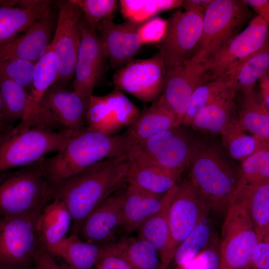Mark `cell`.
I'll use <instances>...</instances> for the list:
<instances>
[{
  "label": "cell",
  "mask_w": 269,
  "mask_h": 269,
  "mask_svg": "<svg viewBox=\"0 0 269 269\" xmlns=\"http://www.w3.org/2000/svg\"><path fill=\"white\" fill-rule=\"evenodd\" d=\"M269 40L256 52L239 61L220 78L225 80L236 94L252 91L256 82L269 72Z\"/></svg>",
  "instance_id": "obj_27"
},
{
  "label": "cell",
  "mask_w": 269,
  "mask_h": 269,
  "mask_svg": "<svg viewBox=\"0 0 269 269\" xmlns=\"http://www.w3.org/2000/svg\"><path fill=\"white\" fill-rule=\"evenodd\" d=\"M261 88V101L269 108V74L267 72L264 74L260 79Z\"/></svg>",
  "instance_id": "obj_50"
},
{
  "label": "cell",
  "mask_w": 269,
  "mask_h": 269,
  "mask_svg": "<svg viewBox=\"0 0 269 269\" xmlns=\"http://www.w3.org/2000/svg\"><path fill=\"white\" fill-rule=\"evenodd\" d=\"M0 117L9 119L6 114L0 95Z\"/></svg>",
  "instance_id": "obj_53"
},
{
  "label": "cell",
  "mask_w": 269,
  "mask_h": 269,
  "mask_svg": "<svg viewBox=\"0 0 269 269\" xmlns=\"http://www.w3.org/2000/svg\"><path fill=\"white\" fill-rule=\"evenodd\" d=\"M106 61L98 33L83 16L73 83L74 91L89 100L102 77Z\"/></svg>",
  "instance_id": "obj_17"
},
{
  "label": "cell",
  "mask_w": 269,
  "mask_h": 269,
  "mask_svg": "<svg viewBox=\"0 0 269 269\" xmlns=\"http://www.w3.org/2000/svg\"><path fill=\"white\" fill-rule=\"evenodd\" d=\"M105 246L109 252L122 258L135 269H160L155 249L138 236L123 235Z\"/></svg>",
  "instance_id": "obj_29"
},
{
  "label": "cell",
  "mask_w": 269,
  "mask_h": 269,
  "mask_svg": "<svg viewBox=\"0 0 269 269\" xmlns=\"http://www.w3.org/2000/svg\"><path fill=\"white\" fill-rule=\"evenodd\" d=\"M245 131L238 119L235 118L221 133L223 144L230 156L241 162L253 154L266 140Z\"/></svg>",
  "instance_id": "obj_33"
},
{
  "label": "cell",
  "mask_w": 269,
  "mask_h": 269,
  "mask_svg": "<svg viewBox=\"0 0 269 269\" xmlns=\"http://www.w3.org/2000/svg\"><path fill=\"white\" fill-rule=\"evenodd\" d=\"M59 74L57 60L51 43L35 63L29 95L40 102L46 91L55 84Z\"/></svg>",
  "instance_id": "obj_36"
},
{
  "label": "cell",
  "mask_w": 269,
  "mask_h": 269,
  "mask_svg": "<svg viewBox=\"0 0 269 269\" xmlns=\"http://www.w3.org/2000/svg\"><path fill=\"white\" fill-rule=\"evenodd\" d=\"M54 194L40 161L14 171L1 172L0 217L40 212Z\"/></svg>",
  "instance_id": "obj_4"
},
{
  "label": "cell",
  "mask_w": 269,
  "mask_h": 269,
  "mask_svg": "<svg viewBox=\"0 0 269 269\" xmlns=\"http://www.w3.org/2000/svg\"><path fill=\"white\" fill-rule=\"evenodd\" d=\"M189 166L190 179L210 209L227 208L239 186L236 168L215 146L193 142Z\"/></svg>",
  "instance_id": "obj_3"
},
{
  "label": "cell",
  "mask_w": 269,
  "mask_h": 269,
  "mask_svg": "<svg viewBox=\"0 0 269 269\" xmlns=\"http://www.w3.org/2000/svg\"><path fill=\"white\" fill-rule=\"evenodd\" d=\"M0 95L8 118L13 122L21 120L29 99L27 91L14 81L0 78Z\"/></svg>",
  "instance_id": "obj_40"
},
{
  "label": "cell",
  "mask_w": 269,
  "mask_h": 269,
  "mask_svg": "<svg viewBox=\"0 0 269 269\" xmlns=\"http://www.w3.org/2000/svg\"><path fill=\"white\" fill-rule=\"evenodd\" d=\"M51 11L0 47V60L20 59L35 63L50 44L54 26Z\"/></svg>",
  "instance_id": "obj_20"
},
{
  "label": "cell",
  "mask_w": 269,
  "mask_h": 269,
  "mask_svg": "<svg viewBox=\"0 0 269 269\" xmlns=\"http://www.w3.org/2000/svg\"><path fill=\"white\" fill-rule=\"evenodd\" d=\"M102 267L106 269H135L122 258L109 252L106 248L103 255L96 267Z\"/></svg>",
  "instance_id": "obj_47"
},
{
  "label": "cell",
  "mask_w": 269,
  "mask_h": 269,
  "mask_svg": "<svg viewBox=\"0 0 269 269\" xmlns=\"http://www.w3.org/2000/svg\"><path fill=\"white\" fill-rule=\"evenodd\" d=\"M75 130L33 128L20 131L14 127L0 143V173L28 166L48 153L59 151Z\"/></svg>",
  "instance_id": "obj_5"
},
{
  "label": "cell",
  "mask_w": 269,
  "mask_h": 269,
  "mask_svg": "<svg viewBox=\"0 0 269 269\" xmlns=\"http://www.w3.org/2000/svg\"><path fill=\"white\" fill-rule=\"evenodd\" d=\"M22 6L0 7V47L51 11V1L23 0Z\"/></svg>",
  "instance_id": "obj_24"
},
{
  "label": "cell",
  "mask_w": 269,
  "mask_h": 269,
  "mask_svg": "<svg viewBox=\"0 0 269 269\" xmlns=\"http://www.w3.org/2000/svg\"><path fill=\"white\" fill-rule=\"evenodd\" d=\"M233 198L245 205L259 240L269 237V180L239 184Z\"/></svg>",
  "instance_id": "obj_28"
},
{
  "label": "cell",
  "mask_w": 269,
  "mask_h": 269,
  "mask_svg": "<svg viewBox=\"0 0 269 269\" xmlns=\"http://www.w3.org/2000/svg\"><path fill=\"white\" fill-rule=\"evenodd\" d=\"M167 24V20L157 16L140 24L137 33L141 44L158 43L164 35Z\"/></svg>",
  "instance_id": "obj_43"
},
{
  "label": "cell",
  "mask_w": 269,
  "mask_h": 269,
  "mask_svg": "<svg viewBox=\"0 0 269 269\" xmlns=\"http://www.w3.org/2000/svg\"><path fill=\"white\" fill-rule=\"evenodd\" d=\"M235 95L232 90H229L202 109L190 125L200 131L221 134L235 119L233 116Z\"/></svg>",
  "instance_id": "obj_30"
},
{
  "label": "cell",
  "mask_w": 269,
  "mask_h": 269,
  "mask_svg": "<svg viewBox=\"0 0 269 269\" xmlns=\"http://www.w3.org/2000/svg\"><path fill=\"white\" fill-rule=\"evenodd\" d=\"M204 14L199 11H176L167 20L164 35L155 44L165 69L191 59L201 37Z\"/></svg>",
  "instance_id": "obj_10"
},
{
  "label": "cell",
  "mask_w": 269,
  "mask_h": 269,
  "mask_svg": "<svg viewBox=\"0 0 269 269\" xmlns=\"http://www.w3.org/2000/svg\"><path fill=\"white\" fill-rule=\"evenodd\" d=\"M139 24L126 21L118 24L108 19L96 28L106 59L113 69L125 66L139 50L142 45L137 33Z\"/></svg>",
  "instance_id": "obj_19"
},
{
  "label": "cell",
  "mask_w": 269,
  "mask_h": 269,
  "mask_svg": "<svg viewBox=\"0 0 269 269\" xmlns=\"http://www.w3.org/2000/svg\"><path fill=\"white\" fill-rule=\"evenodd\" d=\"M81 10L83 18L95 30L104 20L113 19L118 7L116 0H72Z\"/></svg>",
  "instance_id": "obj_41"
},
{
  "label": "cell",
  "mask_w": 269,
  "mask_h": 269,
  "mask_svg": "<svg viewBox=\"0 0 269 269\" xmlns=\"http://www.w3.org/2000/svg\"><path fill=\"white\" fill-rule=\"evenodd\" d=\"M105 250V246L85 242L77 234H71L57 257L65 262L68 269H94Z\"/></svg>",
  "instance_id": "obj_31"
},
{
  "label": "cell",
  "mask_w": 269,
  "mask_h": 269,
  "mask_svg": "<svg viewBox=\"0 0 269 269\" xmlns=\"http://www.w3.org/2000/svg\"><path fill=\"white\" fill-rule=\"evenodd\" d=\"M212 0H182L181 6L184 11H199L204 12Z\"/></svg>",
  "instance_id": "obj_49"
},
{
  "label": "cell",
  "mask_w": 269,
  "mask_h": 269,
  "mask_svg": "<svg viewBox=\"0 0 269 269\" xmlns=\"http://www.w3.org/2000/svg\"><path fill=\"white\" fill-rule=\"evenodd\" d=\"M54 198L40 213L36 228L41 244L49 254L57 257L67 238L72 221L63 202Z\"/></svg>",
  "instance_id": "obj_22"
},
{
  "label": "cell",
  "mask_w": 269,
  "mask_h": 269,
  "mask_svg": "<svg viewBox=\"0 0 269 269\" xmlns=\"http://www.w3.org/2000/svg\"><path fill=\"white\" fill-rule=\"evenodd\" d=\"M186 269H220V244L214 242L210 244L191 263Z\"/></svg>",
  "instance_id": "obj_44"
},
{
  "label": "cell",
  "mask_w": 269,
  "mask_h": 269,
  "mask_svg": "<svg viewBox=\"0 0 269 269\" xmlns=\"http://www.w3.org/2000/svg\"><path fill=\"white\" fill-rule=\"evenodd\" d=\"M248 5L250 6L257 13L269 23V0H244Z\"/></svg>",
  "instance_id": "obj_48"
},
{
  "label": "cell",
  "mask_w": 269,
  "mask_h": 269,
  "mask_svg": "<svg viewBox=\"0 0 269 269\" xmlns=\"http://www.w3.org/2000/svg\"><path fill=\"white\" fill-rule=\"evenodd\" d=\"M42 100L64 129L75 130L86 126L89 100L75 91L54 84L46 91Z\"/></svg>",
  "instance_id": "obj_23"
},
{
  "label": "cell",
  "mask_w": 269,
  "mask_h": 269,
  "mask_svg": "<svg viewBox=\"0 0 269 269\" xmlns=\"http://www.w3.org/2000/svg\"><path fill=\"white\" fill-rule=\"evenodd\" d=\"M231 90L224 79L218 78L208 81L194 92L181 125H190L196 115L204 108L223 94Z\"/></svg>",
  "instance_id": "obj_38"
},
{
  "label": "cell",
  "mask_w": 269,
  "mask_h": 269,
  "mask_svg": "<svg viewBox=\"0 0 269 269\" xmlns=\"http://www.w3.org/2000/svg\"><path fill=\"white\" fill-rule=\"evenodd\" d=\"M34 269H68L59 265L40 243L33 258Z\"/></svg>",
  "instance_id": "obj_46"
},
{
  "label": "cell",
  "mask_w": 269,
  "mask_h": 269,
  "mask_svg": "<svg viewBox=\"0 0 269 269\" xmlns=\"http://www.w3.org/2000/svg\"><path fill=\"white\" fill-rule=\"evenodd\" d=\"M205 217L177 248L172 260L177 266L184 267L194 260L210 244L212 229Z\"/></svg>",
  "instance_id": "obj_37"
},
{
  "label": "cell",
  "mask_w": 269,
  "mask_h": 269,
  "mask_svg": "<svg viewBox=\"0 0 269 269\" xmlns=\"http://www.w3.org/2000/svg\"><path fill=\"white\" fill-rule=\"evenodd\" d=\"M239 169V184L269 180V141L264 140L253 154L241 162Z\"/></svg>",
  "instance_id": "obj_39"
},
{
  "label": "cell",
  "mask_w": 269,
  "mask_h": 269,
  "mask_svg": "<svg viewBox=\"0 0 269 269\" xmlns=\"http://www.w3.org/2000/svg\"><path fill=\"white\" fill-rule=\"evenodd\" d=\"M243 95L240 124L246 131L269 141V108L258 100L253 90Z\"/></svg>",
  "instance_id": "obj_34"
},
{
  "label": "cell",
  "mask_w": 269,
  "mask_h": 269,
  "mask_svg": "<svg viewBox=\"0 0 269 269\" xmlns=\"http://www.w3.org/2000/svg\"><path fill=\"white\" fill-rule=\"evenodd\" d=\"M139 112L123 93L115 89L109 94L90 97L86 115V127L108 135L116 134L129 127Z\"/></svg>",
  "instance_id": "obj_16"
},
{
  "label": "cell",
  "mask_w": 269,
  "mask_h": 269,
  "mask_svg": "<svg viewBox=\"0 0 269 269\" xmlns=\"http://www.w3.org/2000/svg\"><path fill=\"white\" fill-rule=\"evenodd\" d=\"M248 269H269V237L259 240Z\"/></svg>",
  "instance_id": "obj_45"
},
{
  "label": "cell",
  "mask_w": 269,
  "mask_h": 269,
  "mask_svg": "<svg viewBox=\"0 0 269 269\" xmlns=\"http://www.w3.org/2000/svg\"><path fill=\"white\" fill-rule=\"evenodd\" d=\"M10 120L0 117V143L7 134L14 128Z\"/></svg>",
  "instance_id": "obj_51"
},
{
  "label": "cell",
  "mask_w": 269,
  "mask_h": 269,
  "mask_svg": "<svg viewBox=\"0 0 269 269\" xmlns=\"http://www.w3.org/2000/svg\"><path fill=\"white\" fill-rule=\"evenodd\" d=\"M35 63L20 59L0 60V78L10 79L29 94Z\"/></svg>",
  "instance_id": "obj_42"
},
{
  "label": "cell",
  "mask_w": 269,
  "mask_h": 269,
  "mask_svg": "<svg viewBox=\"0 0 269 269\" xmlns=\"http://www.w3.org/2000/svg\"><path fill=\"white\" fill-rule=\"evenodd\" d=\"M165 67L158 52L146 59H133L116 70L113 76L115 89L124 91L144 103H153L163 88Z\"/></svg>",
  "instance_id": "obj_12"
},
{
  "label": "cell",
  "mask_w": 269,
  "mask_h": 269,
  "mask_svg": "<svg viewBox=\"0 0 269 269\" xmlns=\"http://www.w3.org/2000/svg\"><path fill=\"white\" fill-rule=\"evenodd\" d=\"M128 166L126 182L147 192L164 195L173 188L180 178L149 162L127 153Z\"/></svg>",
  "instance_id": "obj_26"
},
{
  "label": "cell",
  "mask_w": 269,
  "mask_h": 269,
  "mask_svg": "<svg viewBox=\"0 0 269 269\" xmlns=\"http://www.w3.org/2000/svg\"><path fill=\"white\" fill-rule=\"evenodd\" d=\"M208 68L207 62L197 63L189 59L165 69L160 97L173 113L179 125H181L194 92L207 81Z\"/></svg>",
  "instance_id": "obj_15"
},
{
  "label": "cell",
  "mask_w": 269,
  "mask_h": 269,
  "mask_svg": "<svg viewBox=\"0 0 269 269\" xmlns=\"http://www.w3.org/2000/svg\"><path fill=\"white\" fill-rule=\"evenodd\" d=\"M269 23L257 15L244 30L215 51L207 61V80L220 78L238 62L260 50L269 40Z\"/></svg>",
  "instance_id": "obj_14"
},
{
  "label": "cell",
  "mask_w": 269,
  "mask_h": 269,
  "mask_svg": "<svg viewBox=\"0 0 269 269\" xmlns=\"http://www.w3.org/2000/svg\"><path fill=\"white\" fill-rule=\"evenodd\" d=\"M125 189L116 191L85 218L78 233L81 240L107 246L119 238Z\"/></svg>",
  "instance_id": "obj_18"
},
{
  "label": "cell",
  "mask_w": 269,
  "mask_h": 269,
  "mask_svg": "<svg viewBox=\"0 0 269 269\" xmlns=\"http://www.w3.org/2000/svg\"><path fill=\"white\" fill-rule=\"evenodd\" d=\"M182 0H121V11L126 21L141 24L161 12L181 5Z\"/></svg>",
  "instance_id": "obj_35"
},
{
  "label": "cell",
  "mask_w": 269,
  "mask_h": 269,
  "mask_svg": "<svg viewBox=\"0 0 269 269\" xmlns=\"http://www.w3.org/2000/svg\"><path fill=\"white\" fill-rule=\"evenodd\" d=\"M18 0H0V7L3 6H16Z\"/></svg>",
  "instance_id": "obj_52"
},
{
  "label": "cell",
  "mask_w": 269,
  "mask_h": 269,
  "mask_svg": "<svg viewBox=\"0 0 269 269\" xmlns=\"http://www.w3.org/2000/svg\"><path fill=\"white\" fill-rule=\"evenodd\" d=\"M130 145L125 133L106 134L86 126L74 131L63 148L40 160L45 175L55 189L67 179L106 158L126 154Z\"/></svg>",
  "instance_id": "obj_2"
},
{
  "label": "cell",
  "mask_w": 269,
  "mask_h": 269,
  "mask_svg": "<svg viewBox=\"0 0 269 269\" xmlns=\"http://www.w3.org/2000/svg\"><path fill=\"white\" fill-rule=\"evenodd\" d=\"M250 16L244 0H212L204 12L201 37L190 60L207 62L215 51L241 31Z\"/></svg>",
  "instance_id": "obj_6"
},
{
  "label": "cell",
  "mask_w": 269,
  "mask_h": 269,
  "mask_svg": "<svg viewBox=\"0 0 269 269\" xmlns=\"http://www.w3.org/2000/svg\"><path fill=\"white\" fill-rule=\"evenodd\" d=\"M209 210L210 209L189 178L177 184L168 211V266L178 247L206 216Z\"/></svg>",
  "instance_id": "obj_11"
},
{
  "label": "cell",
  "mask_w": 269,
  "mask_h": 269,
  "mask_svg": "<svg viewBox=\"0 0 269 269\" xmlns=\"http://www.w3.org/2000/svg\"><path fill=\"white\" fill-rule=\"evenodd\" d=\"M173 197L136 231L138 237L150 244L157 252L160 261V269H166L168 267L167 252L169 241L168 211Z\"/></svg>",
  "instance_id": "obj_32"
},
{
  "label": "cell",
  "mask_w": 269,
  "mask_h": 269,
  "mask_svg": "<svg viewBox=\"0 0 269 269\" xmlns=\"http://www.w3.org/2000/svg\"><path fill=\"white\" fill-rule=\"evenodd\" d=\"M40 213L0 217V269H27L33 263Z\"/></svg>",
  "instance_id": "obj_8"
},
{
  "label": "cell",
  "mask_w": 269,
  "mask_h": 269,
  "mask_svg": "<svg viewBox=\"0 0 269 269\" xmlns=\"http://www.w3.org/2000/svg\"><path fill=\"white\" fill-rule=\"evenodd\" d=\"M128 166L127 153L105 159L66 180L55 190L72 221L71 234H78L85 218L124 183Z\"/></svg>",
  "instance_id": "obj_1"
},
{
  "label": "cell",
  "mask_w": 269,
  "mask_h": 269,
  "mask_svg": "<svg viewBox=\"0 0 269 269\" xmlns=\"http://www.w3.org/2000/svg\"><path fill=\"white\" fill-rule=\"evenodd\" d=\"M57 6V22L50 43L58 64L59 74L56 83H62L68 81L74 75L83 13L72 0L58 1Z\"/></svg>",
  "instance_id": "obj_13"
},
{
  "label": "cell",
  "mask_w": 269,
  "mask_h": 269,
  "mask_svg": "<svg viewBox=\"0 0 269 269\" xmlns=\"http://www.w3.org/2000/svg\"><path fill=\"white\" fill-rule=\"evenodd\" d=\"M177 184L164 195L153 194L127 184L122 209L121 232L128 235L136 232L173 197Z\"/></svg>",
  "instance_id": "obj_21"
},
{
  "label": "cell",
  "mask_w": 269,
  "mask_h": 269,
  "mask_svg": "<svg viewBox=\"0 0 269 269\" xmlns=\"http://www.w3.org/2000/svg\"><path fill=\"white\" fill-rule=\"evenodd\" d=\"M180 126L132 146L127 153L137 156L180 178L189 166L193 144Z\"/></svg>",
  "instance_id": "obj_9"
},
{
  "label": "cell",
  "mask_w": 269,
  "mask_h": 269,
  "mask_svg": "<svg viewBox=\"0 0 269 269\" xmlns=\"http://www.w3.org/2000/svg\"><path fill=\"white\" fill-rule=\"evenodd\" d=\"M179 126L173 113L160 97L150 106L139 112L124 133L131 147Z\"/></svg>",
  "instance_id": "obj_25"
},
{
  "label": "cell",
  "mask_w": 269,
  "mask_h": 269,
  "mask_svg": "<svg viewBox=\"0 0 269 269\" xmlns=\"http://www.w3.org/2000/svg\"><path fill=\"white\" fill-rule=\"evenodd\" d=\"M227 210L220 244V269H248L259 239L240 200L233 198Z\"/></svg>",
  "instance_id": "obj_7"
}]
</instances>
